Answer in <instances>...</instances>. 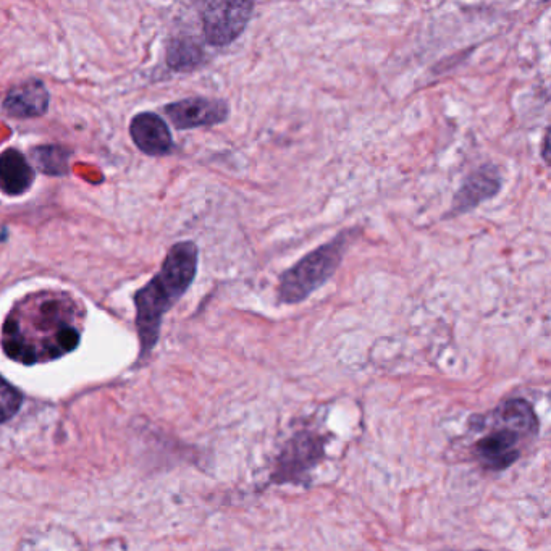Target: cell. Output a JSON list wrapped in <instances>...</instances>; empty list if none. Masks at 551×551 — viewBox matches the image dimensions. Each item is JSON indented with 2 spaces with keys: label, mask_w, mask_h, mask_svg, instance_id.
Returning a JSON list of instances; mask_svg holds the SVG:
<instances>
[{
  "label": "cell",
  "mask_w": 551,
  "mask_h": 551,
  "mask_svg": "<svg viewBox=\"0 0 551 551\" xmlns=\"http://www.w3.org/2000/svg\"><path fill=\"white\" fill-rule=\"evenodd\" d=\"M85 309L70 293L43 290L20 299L7 314L0 345L7 358L36 366L78 348Z\"/></svg>",
  "instance_id": "obj_1"
},
{
  "label": "cell",
  "mask_w": 551,
  "mask_h": 551,
  "mask_svg": "<svg viewBox=\"0 0 551 551\" xmlns=\"http://www.w3.org/2000/svg\"><path fill=\"white\" fill-rule=\"evenodd\" d=\"M198 262L196 243L181 241L167 253L156 277L146 287L136 291V329L141 343V358L148 356L156 346L165 314L193 285Z\"/></svg>",
  "instance_id": "obj_2"
},
{
  "label": "cell",
  "mask_w": 551,
  "mask_h": 551,
  "mask_svg": "<svg viewBox=\"0 0 551 551\" xmlns=\"http://www.w3.org/2000/svg\"><path fill=\"white\" fill-rule=\"evenodd\" d=\"M539 429L530 403L522 398L506 401L495 411L492 430L474 445V455L488 471H505L521 458L522 445Z\"/></svg>",
  "instance_id": "obj_3"
},
{
  "label": "cell",
  "mask_w": 551,
  "mask_h": 551,
  "mask_svg": "<svg viewBox=\"0 0 551 551\" xmlns=\"http://www.w3.org/2000/svg\"><path fill=\"white\" fill-rule=\"evenodd\" d=\"M359 228H350L338 233L335 238L312 249L311 253L301 257L290 269L285 270L277 285L278 304H299L306 301L314 291L324 287L335 275L346 251L350 248Z\"/></svg>",
  "instance_id": "obj_4"
},
{
  "label": "cell",
  "mask_w": 551,
  "mask_h": 551,
  "mask_svg": "<svg viewBox=\"0 0 551 551\" xmlns=\"http://www.w3.org/2000/svg\"><path fill=\"white\" fill-rule=\"evenodd\" d=\"M253 2H209L202 9V30L207 43L225 47L235 43L251 22Z\"/></svg>",
  "instance_id": "obj_5"
},
{
  "label": "cell",
  "mask_w": 551,
  "mask_h": 551,
  "mask_svg": "<svg viewBox=\"0 0 551 551\" xmlns=\"http://www.w3.org/2000/svg\"><path fill=\"white\" fill-rule=\"evenodd\" d=\"M165 114L178 130L215 127L227 122L230 104L217 97H188L165 107Z\"/></svg>",
  "instance_id": "obj_6"
},
{
  "label": "cell",
  "mask_w": 551,
  "mask_h": 551,
  "mask_svg": "<svg viewBox=\"0 0 551 551\" xmlns=\"http://www.w3.org/2000/svg\"><path fill=\"white\" fill-rule=\"evenodd\" d=\"M501 186H503V180H501L497 165H480L479 169L472 170L464 178L463 185L459 186V190L456 191L455 198L451 202V211L448 217L453 219L458 215L474 211L482 202L495 198L500 193Z\"/></svg>",
  "instance_id": "obj_7"
},
{
  "label": "cell",
  "mask_w": 551,
  "mask_h": 551,
  "mask_svg": "<svg viewBox=\"0 0 551 551\" xmlns=\"http://www.w3.org/2000/svg\"><path fill=\"white\" fill-rule=\"evenodd\" d=\"M324 455V446L319 438L309 434H299L291 438L285 446L282 456L278 459L275 479L278 482H298L303 480L304 474L309 472L314 464Z\"/></svg>",
  "instance_id": "obj_8"
},
{
  "label": "cell",
  "mask_w": 551,
  "mask_h": 551,
  "mask_svg": "<svg viewBox=\"0 0 551 551\" xmlns=\"http://www.w3.org/2000/svg\"><path fill=\"white\" fill-rule=\"evenodd\" d=\"M130 135L144 154L148 156H167L173 149L170 128L156 114H139L131 120Z\"/></svg>",
  "instance_id": "obj_9"
},
{
  "label": "cell",
  "mask_w": 551,
  "mask_h": 551,
  "mask_svg": "<svg viewBox=\"0 0 551 551\" xmlns=\"http://www.w3.org/2000/svg\"><path fill=\"white\" fill-rule=\"evenodd\" d=\"M49 109V93L38 80L25 81L10 89L5 96L4 110L13 118H34L46 114Z\"/></svg>",
  "instance_id": "obj_10"
},
{
  "label": "cell",
  "mask_w": 551,
  "mask_h": 551,
  "mask_svg": "<svg viewBox=\"0 0 551 551\" xmlns=\"http://www.w3.org/2000/svg\"><path fill=\"white\" fill-rule=\"evenodd\" d=\"M34 170L22 152L7 149L0 154V190L7 196H22L30 190Z\"/></svg>",
  "instance_id": "obj_11"
},
{
  "label": "cell",
  "mask_w": 551,
  "mask_h": 551,
  "mask_svg": "<svg viewBox=\"0 0 551 551\" xmlns=\"http://www.w3.org/2000/svg\"><path fill=\"white\" fill-rule=\"evenodd\" d=\"M170 67L177 72H190L193 68L199 67L204 60V51L199 44L191 39H177L170 46L167 54Z\"/></svg>",
  "instance_id": "obj_12"
},
{
  "label": "cell",
  "mask_w": 551,
  "mask_h": 551,
  "mask_svg": "<svg viewBox=\"0 0 551 551\" xmlns=\"http://www.w3.org/2000/svg\"><path fill=\"white\" fill-rule=\"evenodd\" d=\"M31 159H33L36 169L52 175V177H60L68 172V156L67 149L62 146H38L31 151Z\"/></svg>",
  "instance_id": "obj_13"
},
{
  "label": "cell",
  "mask_w": 551,
  "mask_h": 551,
  "mask_svg": "<svg viewBox=\"0 0 551 551\" xmlns=\"http://www.w3.org/2000/svg\"><path fill=\"white\" fill-rule=\"evenodd\" d=\"M23 395L0 375V424L10 421L22 408Z\"/></svg>",
  "instance_id": "obj_14"
},
{
  "label": "cell",
  "mask_w": 551,
  "mask_h": 551,
  "mask_svg": "<svg viewBox=\"0 0 551 551\" xmlns=\"http://www.w3.org/2000/svg\"><path fill=\"white\" fill-rule=\"evenodd\" d=\"M548 135H550V131H545V138H543V160L547 162L548 164V146H550V141H548Z\"/></svg>",
  "instance_id": "obj_15"
}]
</instances>
